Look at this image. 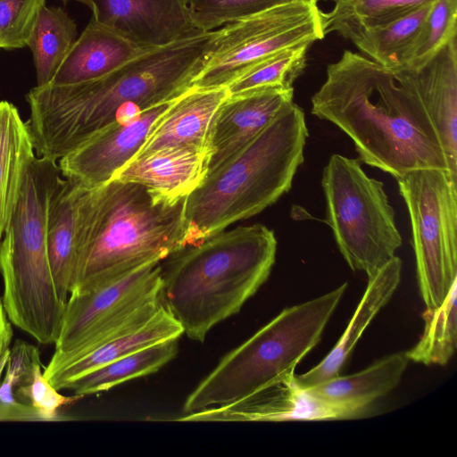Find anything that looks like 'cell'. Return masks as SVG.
<instances>
[{
	"mask_svg": "<svg viewBox=\"0 0 457 457\" xmlns=\"http://www.w3.org/2000/svg\"><path fill=\"white\" fill-rule=\"evenodd\" d=\"M28 128L17 110L0 102V241L10 221L26 170L35 157Z\"/></svg>",
	"mask_w": 457,
	"mask_h": 457,
	"instance_id": "23",
	"label": "cell"
},
{
	"mask_svg": "<svg viewBox=\"0 0 457 457\" xmlns=\"http://www.w3.org/2000/svg\"><path fill=\"white\" fill-rule=\"evenodd\" d=\"M321 186L325 220L341 254L353 270L372 277L403 242L383 183L369 177L359 160L334 154Z\"/></svg>",
	"mask_w": 457,
	"mask_h": 457,
	"instance_id": "8",
	"label": "cell"
},
{
	"mask_svg": "<svg viewBox=\"0 0 457 457\" xmlns=\"http://www.w3.org/2000/svg\"><path fill=\"white\" fill-rule=\"evenodd\" d=\"M144 49L91 19L49 84L71 85L100 78Z\"/></svg>",
	"mask_w": 457,
	"mask_h": 457,
	"instance_id": "21",
	"label": "cell"
},
{
	"mask_svg": "<svg viewBox=\"0 0 457 457\" xmlns=\"http://www.w3.org/2000/svg\"><path fill=\"white\" fill-rule=\"evenodd\" d=\"M217 34L198 31L145 48L92 80L33 87L26 96L27 125L38 156L60 160L107 126L183 95L193 87Z\"/></svg>",
	"mask_w": 457,
	"mask_h": 457,
	"instance_id": "1",
	"label": "cell"
},
{
	"mask_svg": "<svg viewBox=\"0 0 457 457\" xmlns=\"http://www.w3.org/2000/svg\"><path fill=\"white\" fill-rule=\"evenodd\" d=\"M309 46L287 48L262 60L226 87L228 95L263 87H293L305 67Z\"/></svg>",
	"mask_w": 457,
	"mask_h": 457,
	"instance_id": "30",
	"label": "cell"
},
{
	"mask_svg": "<svg viewBox=\"0 0 457 457\" xmlns=\"http://www.w3.org/2000/svg\"><path fill=\"white\" fill-rule=\"evenodd\" d=\"M293 0H186L192 22L204 32Z\"/></svg>",
	"mask_w": 457,
	"mask_h": 457,
	"instance_id": "32",
	"label": "cell"
},
{
	"mask_svg": "<svg viewBox=\"0 0 457 457\" xmlns=\"http://www.w3.org/2000/svg\"><path fill=\"white\" fill-rule=\"evenodd\" d=\"M328 12L320 11L323 33H352L392 23L410 13L431 5L436 0H334Z\"/></svg>",
	"mask_w": 457,
	"mask_h": 457,
	"instance_id": "26",
	"label": "cell"
},
{
	"mask_svg": "<svg viewBox=\"0 0 457 457\" xmlns=\"http://www.w3.org/2000/svg\"><path fill=\"white\" fill-rule=\"evenodd\" d=\"M457 281L444 302L436 308H427L422 314L424 331L420 341L405 354L409 361L425 365H445L457 346Z\"/></svg>",
	"mask_w": 457,
	"mask_h": 457,
	"instance_id": "29",
	"label": "cell"
},
{
	"mask_svg": "<svg viewBox=\"0 0 457 457\" xmlns=\"http://www.w3.org/2000/svg\"><path fill=\"white\" fill-rule=\"evenodd\" d=\"M408 361L405 352L392 353L361 371L339 375L308 390L327 402L364 411L371 403L397 386Z\"/></svg>",
	"mask_w": 457,
	"mask_h": 457,
	"instance_id": "24",
	"label": "cell"
},
{
	"mask_svg": "<svg viewBox=\"0 0 457 457\" xmlns=\"http://www.w3.org/2000/svg\"><path fill=\"white\" fill-rule=\"evenodd\" d=\"M408 209L418 283L427 308L457 281V179L445 170H411L396 179Z\"/></svg>",
	"mask_w": 457,
	"mask_h": 457,
	"instance_id": "10",
	"label": "cell"
},
{
	"mask_svg": "<svg viewBox=\"0 0 457 457\" xmlns=\"http://www.w3.org/2000/svg\"><path fill=\"white\" fill-rule=\"evenodd\" d=\"M293 97L294 87H263L228 95L212 126L207 172L239 152L293 102Z\"/></svg>",
	"mask_w": 457,
	"mask_h": 457,
	"instance_id": "14",
	"label": "cell"
},
{
	"mask_svg": "<svg viewBox=\"0 0 457 457\" xmlns=\"http://www.w3.org/2000/svg\"><path fill=\"white\" fill-rule=\"evenodd\" d=\"M276 251L274 232L262 224L185 246L160 262L161 303L190 339L204 342L268 279Z\"/></svg>",
	"mask_w": 457,
	"mask_h": 457,
	"instance_id": "3",
	"label": "cell"
},
{
	"mask_svg": "<svg viewBox=\"0 0 457 457\" xmlns=\"http://www.w3.org/2000/svg\"><path fill=\"white\" fill-rule=\"evenodd\" d=\"M228 96L227 87H191L154 125L135 156L170 146L208 148L213 120Z\"/></svg>",
	"mask_w": 457,
	"mask_h": 457,
	"instance_id": "18",
	"label": "cell"
},
{
	"mask_svg": "<svg viewBox=\"0 0 457 457\" xmlns=\"http://www.w3.org/2000/svg\"><path fill=\"white\" fill-rule=\"evenodd\" d=\"M76 36V23L62 7H42L27 44L33 54L37 87L52 81Z\"/></svg>",
	"mask_w": 457,
	"mask_h": 457,
	"instance_id": "27",
	"label": "cell"
},
{
	"mask_svg": "<svg viewBox=\"0 0 457 457\" xmlns=\"http://www.w3.org/2000/svg\"><path fill=\"white\" fill-rule=\"evenodd\" d=\"M312 113L345 132L364 163L395 179L421 169L449 172L433 123L399 70L345 51L328 66L312 97Z\"/></svg>",
	"mask_w": 457,
	"mask_h": 457,
	"instance_id": "2",
	"label": "cell"
},
{
	"mask_svg": "<svg viewBox=\"0 0 457 457\" xmlns=\"http://www.w3.org/2000/svg\"><path fill=\"white\" fill-rule=\"evenodd\" d=\"M398 70L404 74L418 94L438 136L448 170L457 179L456 36L423 65Z\"/></svg>",
	"mask_w": 457,
	"mask_h": 457,
	"instance_id": "16",
	"label": "cell"
},
{
	"mask_svg": "<svg viewBox=\"0 0 457 457\" xmlns=\"http://www.w3.org/2000/svg\"><path fill=\"white\" fill-rule=\"evenodd\" d=\"M364 411L327 402L301 388L294 378L248 399L192 413L184 420H240L262 421L332 420L353 419Z\"/></svg>",
	"mask_w": 457,
	"mask_h": 457,
	"instance_id": "15",
	"label": "cell"
},
{
	"mask_svg": "<svg viewBox=\"0 0 457 457\" xmlns=\"http://www.w3.org/2000/svg\"><path fill=\"white\" fill-rule=\"evenodd\" d=\"M308 129L303 111L294 102L247 145L206 173L187 197V246L248 219L288 192L299 166Z\"/></svg>",
	"mask_w": 457,
	"mask_h": 457,
	"instance_id": "5",
	"label": "cell"
},
{
	"mask_svg": "<svg viewBox=\"0 0 457 457\" xmlns=\"http://www.w3.org/2000/svg\"><path fill=\"white\" fill-rule=\"evenodd\" d=\"M208 148L170 146L135 156L112 179L133 182L169 202L189 195L204 179Z\"/></svg>",
	"mask_w": 457,
	"mask_h": 457,
	"instance_id": "17",
	"label": "cell"
},
{
	"mask_svg": "<svg viewBox=\"0 0 457 457\" xmlns=\"http://www.w3.org/2000/svg\"><path fill=\"white\" fill-rule=\"evenodd\" d=\"M456 18L457 2L436 0L421 25L405 67L423 65L456 36Z\"/></svg>",
	"mask_w": 457,
	"mask_h": 457,
	"instance_id": "31",
	"label": "cell"
},
{
	"mask_svg": "<svg viewBox=\"0 0 457 457\" xmlns=\"http://www.w3.org/2000/svg\"><path fill=\"white\" fill-rule=\"evenodd\" d=\"M187 197L169 202L119 179L81 185L74 289L118 280L187 246Z\"/></svg>",
	"mask_w": 457,
	"mask_h": 457,
	"instance_id": "4",
	"label": "cell"
},
{
	"mask_svg": "<svg viewBox=\"0 0 457 457\" xmlns=\"http://www.w3.org/2000/svg\"><path fill=\"white\" fill-rule=\"evenodd\" d=\"M46 0H0V48L27 46Z\"/></svg>",
	"mask_w": 457,
	"mask_h": 457,
	"instance_id": "33",
	"label": "cell"
},
{
	"mask_svg": "<svg viewBox=\"0 0 457 457\" xmlns=\"http://www.w3.org/2000/svg\"><path fill=\"white\" fill-rule=\"evenodd\" d=\"M80 192V184L62 178L52 195L48 209L49 264L57 295L65 303L77 280Z\"/></svg>",
	"mask_w": 457,
	"mask_h": 457,
	"instance_id": "19",
	"label": "cell"
},
{
	"mask_svg": "<svg viewBox=\"0 0 457 457\" xmlns=\"http://www.w3.org/2000/svg\"><path fill=\"white\" fill-rule=\"evenodd\" d=\"M452 1H455V2H457V0H452Z\"/></svg>",
	"mask_w": 457,
	"mask_h": 457,
	"instance_id": "37",
	"label": "cell"
},
{
	"mask_svg": "<svg viewBox=\"0 0 457 457\" xmlns=\"http://www.w3.org/2000/svg\"><path fill=\"white\" fill-rule=\"evenodd\" d=\"M431 5L386 26L352 33L346 38L381 66L390 71L403 68Z\"/></svg>",
	"mask_w": 457,
	"mask_h": 457,
	"instance_id": "28",
	"label": "cell"
},
{
	"mask_svg": "<svg viewBox=\"0 0 457 457\" xmlns=\"http://www.w3.org/2000/svg\"><path fill=\"white\" fill-rule=\"evenodd\" d=\"M401 271L402 261L395 255L375 275L368 278L362 298L333 349L314 368L302 375H295V380L301 388L313 387L340 375L363 331L396 290Z\"/></svg>",
	"mask_w": 457,
	"mask_h": 457,
	"instance_id": "20",
	"label": "cell"
},
{
	"mask_svg": "<svg viewBox=\"0 0 457 457\" xmlns=\"http://www.w3.org/2000/svg\"><path fill=\"white\" fill-rule=\"evenodd\" d=\"M41 368L38 367L31 381L17 388L14 395L18 401L33 407L41 420H50L56 417L59 409L80 397H67L59 394L44 377Z\"/></svg>",
	"mask_w": 457,
	"mask_h": 457,
	"instance_id": "34",
	"label": "cell"
},
{
	"mask_svg": "<svg viewBox=\"0 0 457 457\" xmlns=\"http://www.w3.org/2000/svg\"><path fill=\"white\" fill-rule=\"evenodd\" d=\"M178 351V339L166 340L106 363L66 383L62 389L72 390L79 397L107 391L128 380L158 371L175 358Z\"/></svg>",
	"mask_w": 457,
	"mask_h": 457,
	"instance_id": "25",
	"label": "cell"
},
{
	"mask_svg": "<svg viewBox=\"0 0 457 457\" xmlns=\"http://www.w3.org/2000/svg\"><path fill=\"white\" fill-rule=\"evenodd\" d=\"M93 20L142 48L160 46L198 31L186 0H76Z\"/></svg>",
	"mask_w": 457,
	"mask_h": 457,
	"instance_id": "13",
	"label": "cell"
},
{
	"mask_svg": "<svg viewBox=\"0 0 457 457\" xmlns=\"http://www.w3.org/2000/svg\"><path fill=\"white\" fill-rule=\"evenodd\" d=\"M324 36L318 0H293L226 24L192 87H226L262 60Z\"/></svg>",
	"mask_w": 457,
	"mask_h": 457,
	"instance_id": "11",
	"label": "cell"
},
{
	"mask_svg": "<svg viewBox=\"0 0 457 457\" xmlns=\"http://www.w3.org/2000/svg\"><path fill=\"white\" fill-rule=\"evenodd\" d=\"M43 364L38 349L24 341L17 340L10 350L4 379L9 382L14 391L27 386L36 370Z\"/></svg>",
	"mask_w": 457,
	"mask_h": 457,
	"instance_id": "35",
	"label": "cell"
},
{
	"mask_svg": "<svg viewBox=\"0 0 457 457\" xmlns=\"http://www.w3.org/2000/svg\"><path fill=\"white\" fill-rule=\"evenodd\" d=\"M160 290V262L146 264L104 285L73 289L65 303L55 351L43 375L145 324L162 306Z\"/></svg>",
	"mask_w": 457,
	"mask_h": 457,
	"instance_id": "9",
	"label": "cell"
},
{
	"mask_svg": "<svg viewBox=\"0 0 457 457\" xmlns=\"http://www.w3.org/2000/svg\"><path fill=\"white\" fill-rule=\"evenodd\" d=\"M177 98L103 129L59 160L61 174L87 187L108 183L139 152L154 125Z\"/></svg>",
	"mask_w": 457,
	"mask_h": 457,
	"instance_id": "12",
	"label": "cell"
},
{
	"mask_svg": "<svg viewBox=\"0 0 457 457\" xmlns=\"http://www.w3.org/2000/svg\"><path fill=\"white\" fill-rule=\"evenodd\" d=\"M346 288L345 283L285 308L220 360L186 399L184 412L237 403L291 380L298 363L320 341Z\"/></svg>",
	"mask_w": 457,
	"mask_h": 457,
	"instance_id": "7",
	"label": "cell"
},
{
	"mask_svg": "<svg viewBox=\"0 0 457 457\" xmlns=\"http://www.w3.org/2000/svg\"><path fill=\"white\" fill-rule=\"evenodd\" d=\"M56 161L35 156L0 241L3 305L11 323L43 345L54 344L65 303L57 295L47 252V217L62 179Z\"/></svg>",
	"mask_w": 457,
	"mask_h": 457,
	"instance_id": "6",
	"label": "cell"
},
{
	"mask_svg": "<svg viewBox=\"0 0 457 457\" xmlns=\"http://www.w3.org/2000/svg\"><path fill=\"white\" fill-rule=\"evenodd\" d=\"M12 337V324L9 320L0 297V358L9 351V345Z\"/></svg>",
	"mask_w": 457,
	"mask_h": 457,
	"instance_id": "36",
	"label": "cell"
},
{
	"mask_svg": "<svg viewBox=\"0 0 457 457\" xmlns=\"http://www.w3.org/2000/svg\"><path fill=\"white\" fill-rule=\"evenodd\" d=\"M184 334L181 325L163 307L143 326L115 337L72 363L44 376L56 389L106 363Z\"/></svg>",
	"mask_w": 457,
	"mask_h": 457,
	"instance_id": "22",
	"label": "cell"
}]
</instances>
